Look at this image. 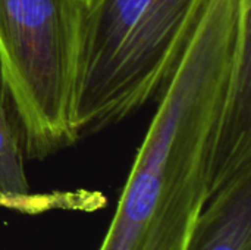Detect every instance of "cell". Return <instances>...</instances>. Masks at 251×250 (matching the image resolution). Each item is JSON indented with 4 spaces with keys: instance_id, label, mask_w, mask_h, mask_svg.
I'll return each mask as SVG.
<instances>
[{
    "instance_id": "cell-6",
    "label": "cell",
    "mask_w": 251,
    "mask_h": 250,
    "mask_svg": "<svg viewBox=\"0 0 251 250\" xmlns=\"http://www.w3.org/2000/svg\"><path fill=\"white\" fill-rule=\"evenodd\" d=\"M93 1H94V0H79V3H81V4H82L84 7H87V6H90V4H91Z\"/></svg>"
},
{
    "instance_id": "cell-5",
    "label": "cell",
    "mask_w": 251,
    "mask_h": 250,
    "mask_svg": "<svg viewBox=\"0 0 251 250\" xmlns=\"http://www.w3.org/2000/svg\"><path fill=\"white\" fill-rule=\"evenodd\" d=\"M28 196L21 128L0 85V203L16 208L26 202Z\"/></svg>"
},
{
    "instance_id": "cell-2",
    "label": "cell",
    "mask_w": 251,
    "mask_h": 250,
    "mask_svg": "<svg viewBox=\"0 0 251 250\" xmlns=\"http://www.w3.org/2000/svg\"><path fill=\"white\" fill-rule=\"evenodd\" d=\"M82 13L79 0H0V85L31 159L79 140L72 100Z\"/></svg>"
},
{
    "instance_id": "cell-3",
    "label": "cell",
    "mask_w": 251,
    "mask_h": 250,
    "mask_svg": "<svg viewBox=\"0 0 251 250\" xmlns=\"http://www.w3.org/2000/svg\"><path fill=\"white\" fill-rule=\"evenodd\" d=\"M249 165H251V0L246 1L243 9L216 130L212 167L213 192Z\"/></svg>"
},
{
    "instance_id": "cell-4",
    "label": "cell",
    "mask_w": 251,
    "mask_h": 250,
    "mask_svg": "<svg viewBox=\"0 0 251 250\" xmlns=\"http://www.w3.org/2000/svg\"><path fill=\"white\" fill-rule=\"evenodd\" d=\"M187 250H251V165L210 194Z\"/></svg>"
},
{
    "instance_id": "cell-1",
    "label": "cell",
    "mask_w": 251,
    "mask_h": 250,
    "mask_svg": "<svg viewBox=\"0 0 251 250\" xmlns=\"http://www.w3.org/2000/svg\"><path fill=\"white\" fill-rule=\"evenodd\" d=\"M210 0H94L84 7L72 127H112L162 93Z\"/></svg>"
}]
</instances>
